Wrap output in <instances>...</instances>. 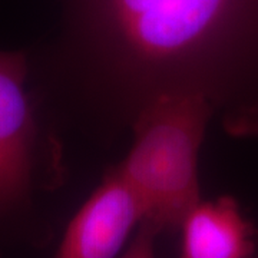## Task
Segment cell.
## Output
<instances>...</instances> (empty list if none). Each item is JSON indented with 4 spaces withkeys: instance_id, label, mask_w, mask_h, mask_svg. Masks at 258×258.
I'll return each mask as SVG.
<instances>
[{
    "instance_id": "5",
    "label": "cell",
    "mask_w": 258,
    "mask_h": 258,
    "mask_svg": "<svg viewBox=\"0 0 258 258\" xmlns=\"http://www.w3.org/2000/svg\"><path fill=\"white\" fill-rule=\"evenodd\" d=\"M158 231L148 222L141 224L138 235L131 242L128 251L122 258H155L154 240Z\"/></svg>"
},
{
    "instance_id": "2",
    "label": "cell",
    "mask_w": 258,
    "mask_h": 258,
    "mask_svg": "<svg viewBox=\"0 0 258 258\" xmlns=\"http://www.w3.org/2000/svg\"><path fill=\"white\" fill-rule=\"evenodd\" d=\"M25 81V55L0 50V212L22 201L32 181L36 126Z\"/></svg>"
},
{
    "instance_id": "3",
    "label": "cell",
    "mask_w": 258,
    "mask_h": 258,
    "mask_svg": "<svg viewBox=\"0 0 258 258\" xmlns=\"http://www.w3.org/2000/svg\"><path fill=\"white\" fill-rule=\"evenodd\" d=\"M142 222L138 197L115 169L75 214L56 258H115Z\"/></svg>"
},
{
    "instance_id": "4",
    "label": "cell",
    "mask_w": 258,
    "mask_h": 258,
    "mask_svg": "<svg viewBox=\"0 0 258 258\" xmlns=\"http://www.w3.org/2000/svg\"><path fill=\"white\" fill-rule=\"evenodd\" d=\"M181 228V258H255L254 227L231 197L200 201Z\"/></svg>"
},
{
    "instance_id": "1",
    "label": "cell",
    "mask_w": 258,
    "mask_h": 258,
    "mask_svg": "<svg viewBox=\"0 0 258 258\" xmlns=\"http://www.w3.org/2000/svg\"><path fill=\"white\" fill-rule=\"evenodd\" d=\"M214 113L203 96L175 95L154 102L132 123L135 139L116 171L138 197L144 222L158 232L181 227L201 201L198 155Z\"/></svg>"
}]
</instances>
